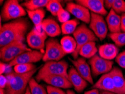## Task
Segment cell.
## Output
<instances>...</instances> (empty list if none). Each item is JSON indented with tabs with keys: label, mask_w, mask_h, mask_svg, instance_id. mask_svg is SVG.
<instances>
[{
	"label": "cell",
	"mask_w": 125,
	"mask_h": 94,
	"mask_svg": "<svg viewBox=\"0 0 125 94\" xmlns=\"http://www.w3.org/2000/svg\"><path fill=\"white\" fill-rule=\"evenodd\" d=\"M29 28V23L25 18H19L3 24L0 27V46L25 40L26 33Z\"/></svg>",
	"instance_id": "1"
},
{
	"label": "cell",
	"mask_w": 125,
	"mask_h": 94,
	"mask_svg": "<svg viewBox=\"0 0 125 94\" xmlns=\"http://www.w3.org/2000/svg\"><path fill=\"white\" fill-rule=\"evenodd\" d=\"M37 68L25 74H18L15 72L6 74L7 83L5 89L6 94H24L28 85Z\"/></svg>",
	"instance_id": "2"
},
{
	"label": "cell",
	"mask_w": 125,
	"mask_h": 94,
	"mask_svg": "<svg viewBox=\"0 0 125 94\" xmlns=\"http://www.w3.org/2000/svg\"><path fill=\"white\" fill-rule=\"evenodd\" d=\"M68 67L69 65L65 60L48 61L40 68L35 78L38 82L44 77L50 75L62 76L68 78Z\"/></svg>",
	"instance_id": "3"
},
{
	"label": "cell",
	"mask_w": 125,
	"mask_h": 94,
	"mask_svg": "<svg viewBox=\"0 0 125 94\" xmlns=\"http://www.w3.org/2000/svg\"><path fill=\"white\" fill-rule=\"evenodd\" d=\"M73 35L77 44L76 49L72 54L73 60H76L78 58L79 51L83 46L89 42H96L98 40L92 30L84 23L81 24V25L77 27L73 33Z\"/></svg>",
	"instance_id": "4"
},
{
	"label": "cell",
	"mask_w": 125,
	"mask_h": 94,
	"mask_svg": "<svg viewBox=\"0 0 125 94\" xmlns=\"http://www.w3.org/2000/svg\"><path fill=\"white\" fill-rule=\"evenodd\" d=\"M26 11L16 0H8L6 1L2 9L1 18L6 22L10 20L21 18L25 16Z\"/></svg>",
	"instance_id": "5"
},
{
	"label": "cell",
	"mask_w": 125,
	"mask_h": 94,
	"mask_svg": "<svg viewBox=\"0 0 125 94\" xmlns=\"http://www.w3.org/2000/svg\"><path fill=\"white\" fill-rule=\"evenodd\" d=\"M31 50L24 42H16L1 47L0 57L3 62L9 63L21 54Z\"/></svg>",
	"instance_id": "6"
},
{
	"label": "cell",
	"mask_w": 125,
	"mask_h": 94,
	"mask_svg": "<svg viewBox=\"0 0 125 94\" xmlns=\"http://www.w3.org/2000/svg\"><path fill=\"white\" fill-rule=\"evenodd\" d=\"M66 54L62 50L61 44L57 40L50 38L45 43V50L43 57V61H60L65 56Z\"/></svg>",
	"instance_id": "7"
},
{
	"label": "cell",
	"mask_w": 125,
	"mask_h": 94,
	"mask_svg": "<svg viewBox=\"0 0 125 94\" xmlns=\"http://www.w3.org/2000/svg\"><path fill=\"white\" fill-rule=\"evenodd\" d=\"M92 74L96 77L100 74H104L109 73L112 69L113 61L108 60L96 54L89 60Z\"/></svg>",
	"instance_id": "8"
},
{
	"label": "cell",
	"mask_w": 125,
	"mask_h": 94,
	"mask_svg": "<svg viewBox=\"0 0 125 94\" xmlns=\"http://www.w3.org/2000/svg\"><path fill=\"white\" fill-rule=\"evenodd\" d=\"M89 28L100 41H103L107 37L108 28L105 20L102 15L91 13Z\"/></svg>",
	"instance_id": "9"
},
{
	"label": "cell",
	"mask_w": 125,
	"mask_h": 94,
	"mask_svg": "<svg viewBox=\"0 0 125 94\" xmlns=\"http://www.w3.org/2000/svg\"><path fill=\"white\" fill-rule=\"evenodd\" d=\"M43 56L44 54L38 50L26 51L20 54L7 64L9 67H12L21 64H33L34 63L38 62L43 59Z\"/></svg>",
	"instance_id": "10"
},
{
	"label": "cell",
	"mask_w": 125,
	"mask_h": 94,
	"mask_svg": "<svg viewBox=\"0 0 125 94\" xmlns=\"http://www.w3.org/2000/svg\"><path fill=\"white\" fill-rule=\"evenodd\" d=\"M66 10L75 16L77 20L82 21L85 24H89L91 20V13L86 7L78 3L70 2L67 3Z\"/></svg>",
	"instance_id": "11"
},
{
	"label": "cell",
	"mask_w": 125,
	"mask_h": 94,
	"mask_svg": "<svg viewBox=\"0 0 125 94\" xmlns=\"http://www.w3.org/2000/svg\"><path fill=\"white\" fill-rule=\"evenodd\" d=\"M74 66L78 73L90 84H93L92 77V73L90 65L88 64L84 57H78L76 60H72L69 59Z\"/></svg>",
	"instance_id": "12"
},
{
	"label": "cell",
	"mask_w": 125,
	"mask_h": 94,
	"mask_svg": "<svg viewBox=\"0 0 125 94\" xmlns=\"http://www.w3.org/2000/svg\"><path fill=\"white\" fill-rule=\"evenodd\" d=\"M76 2L94 14L102 16H104L107 14V11L104 7V1L103 0H77Z\"/></svg>",
	"instance_id": "13"
},
{
	"label": "cell",
	"mask_w": 125,
	"mask_h": 94,
	"mask_svg": "<svg viewBox=\"0 0 125 94\" xmlns=\"http://www.w3.org/2000/svg\"><path fill=\"white\" fill-rule=\"evenodd\" d=\"M68 79L77 93H80L87 87L88 82L78 73L74 67H72L68 72Z\"/></svg>",
	"instance_id": "14"
},
{
	"label": "cell",
	"mask_w": 125,
	"mask_h": 94,
	"mask_svg": "<svg viewBox=\"0 0 125 94\" xmlns=\"http://www.w3.org/2000/svg\"><path fill=\"white\" fill-rule=\"evenodd\" d=\"M42 81L45 82L50 86L59 89H68L73 87L69 80L62 76H47L43 78Z\"/></svg>",
	"instance_id": "15"
},
{
	"label": "cell",
	"mask_w": 125,
	"mask_h": 94,
	"mask_svg": "<svg viewBox=\"0 0 125 94\" xmlns=\"http://www.w3.org/2000/svg\"><path fill=\"white\" fill-rule=\"evenodd\" d=\"M116 94H125V77L118 67H113L111 71Z\"/></svg>",
	"instance_id": "16"
},
{
	"label": "cell",
	"mask_w": 125,
	"mask_h": 94,
	"mask_svg": "<svg viewBox=\"0 0 125 94\" xmlns=\"http://www.w3.org/2000/svg\"><path fill=\"white\" fill-rule=\"evenodd\" d=\"M93 89L107 91L115 93V89L112 76L111 72L103 74L92 86Z\"/></svg>",
	"instance_id": "17"
},
{
	"label": "cell",
	"mask_w": 125,
	"mask_h": 94,
	"mask_svg": "<svg viewBox=\"0 0 125 94\" xmlns=\"http://www.w3.org/2000/svg\"><path fill=\"white\" fill-rule=\"evenodd\" d=\"M26 41L30 49L34 50H43L45 47V38L38 34L33 29L26 36Z\"/></svg>",
	"instance_id": "18"
},
{
	"label": "cell",
	"mask_w": 125,
	"mask_h": 94,
	"mask_svg": "<svg viewBox=\"0 0 125 94\" xmlns=\"http://www.w3.org/2000/svg\"><path fill=\"white\" fill-rule=\"evenodd\" d=\"M118 53V47L112 43L104 44L100 46L98 49L99 56L108 60H112L115 59L119 54Z\"/></svg>",
	"instance_id": "19"
},
{
	"label": "cell",
	"mask_w": 125,
	"mask_h": 94,
	"mask_svg": "<svg viewBox=\"0 0 125 94\" xmlns=\"http://www.w3.org/2000/svg\"><path fill=\"white\" fill-rule=\"evenodd\" d=\"M42 26L47 35L50 37L53 38L60 36L62 32L59 24L52 18L44 19L42 24Z\"/></svg>",
	"instance_id": "20"
},
{
	"label": "cell",
	"mask_w": 125,
	"mask_h": 94,
	"mask_svg": "<svg viewBox=\"0 0 125 94\" xmlns=\"http://www.w3.org/2000/svg\"><path fill=\"white\" fill-rule=\"evenodd\" d=\"M108 28L111 33H118L121 30V16L111 9L106 17Z\"/></svg>",
	"instance_id": "21"
},
{
	"label": "cell",
	"mask_w": 125,
	"mask_h": 94,
	"mask_svg": "<svg viewBox=\"0 0 125 94\" xmlns=\"http://www.w3.org/2000/svg\"><path fill=\"white\" fill-rule=\"evenodd\" d=\"M60 44L66 54H73L77 47V44L75 38L70 36H66L62 38Z\"/></svg>",
	"instance_id": "22"
},
{
	"label": "cell",
	"mask_w": 125,
	"mask_h": 94,
	"mask_svg": "<svg viewBox=\"0 0 125 94\" xmlns=\"http://www.w3.org/2000/svg\"><path fill=\"white\" fill-rule=\"evenodd\" d=\"M97 52L98 49L96 46V42L92 41L86 43L81 48L79 55L84 58L90 59L95 56Z\"/></svg>",
	"instance_id": "23"
},
{
	"label": "cell",
	"mask_w": 125,
	"mask_h": 94,
	"mask_svg": "<svg viewBox=\"0 0 125 94\" xmlns=\"http://www.w3.org/2000/svg\"><path fill=\"white\" fill-rule=\"evenodd\" d=\"M26 11L28 16L34 24V27H39L41 26L43 20H44V18L45 12L44 9L42 8L33 11L26 10Z\"/></svg>",
	"instance_id": "24"
},
{
	"label": "cell",
	"mask_w": 125,
	"mask_h": 94,
	"mask_svg": "<svg viewBox=\"0 0 125 94\" xmlns=\"http://www.w3.org/2000/svg\"><path fill=\"white\" fill-rule=\"evenodd\" d=\"M50 0H28L21 4L22 6L26 7V10L30 11L35 10L43 7H46Z\"/></svg>",
	"instance_id": "25"
},
{
	"label": "cell",
	"mask_w": 125,
	"mask_h": 94,
	"mask_svg": "<svg viewBox=\"0 0 125 94\" xmlns=\"http://www.w3.org/2000/svg\"><path fill=\"white\" fill-rule=\"evenodd\" d=\"M79 24V21L77 19H72L66 22L61 25V31L62 34H73Z\"/></svg>",
	"instance_id": "26"
},
{
	"label": "cell",
	"mask_w": 125,
	"mask_h": 94,
	"mask_svg": "<svg viewBox=\"0 0 125 94\" xmlns=\"http://www.w3.org/2000/svg\"><path fill=\"white\" fill-rule=\"evenodd\" d=\"M31 94H48L47 89L44 86L40 85L35 78L32 77L28 84Z\"/></svg>",
	"instance_id": "27"
},
{
	"label": "cell",
	"mask_w": 125,
	"mask_h": 94,
	"mask_svg": "<svg viewBox=\"0 0 125 94\" xmlns=\"http://www.w3.org/2000/svg\"><path fill=\"white\" fill-rule=\"evenodd\" d=\"M109 37L114 42L117 47H122L125 45V32L109 33Z\"/></svg>",
	"instance_id": "28"
},
{
	"label": "cell",
	"mask_w": 125,
	"mask_h": 94,
	"mask_svg": "<svg viewBox=\"0 0 125 94\" xmlns=\"http://www.w3.org/2000/svg\"><path fill=\"white\" fill-rule=\"evenodd\" d=\"M47 10L51 13L53 16H57L58 13L59 12L62 7L60 1L57 0H50L48 5L46 6Z\"/></svg>",
	"instance_id": "29"
},
{
	"label": "cell",
	"mask_w": 125,
	"mask_h": 94,
	"mask_svg": "<svg viewBox=\"0 0 125 94\" xmlns=\"http://www.w3.org/2000/svg\"><path fill=\"white\" fill-rule=\"evenodd\" d=\"M37 68L33 64H21L14 67V72L18 74H25Z\"/></svg>",
	"instance_id": "30"
},
{
	"label": "cell",
	"mask_w": 125,
	"mask_h": 94,
	"mask_svg": "<svg viewBox=\"0 0 125 94\" xmlns=\"http://www.w3.org/2000/svg\"><path fill=\"white\" fill-rule=\"evenodd\" d=\"M112 9L118 15L125 14V1L124 0H115Z\"/></svg>",
	"instance_id": "31"
},
{
	"label": "cell",
	"mask_w": 125,
	"mask_h": 94,
	"mask_svg": "<svg viewBox=\"0 0 125 94\" xmlns=\"http://www.w3.org/2000/svg\"><path fill=\"white\" fill-rule=\"evenodd\" d=\"M57 16L58 21H59L60 23L63 24L64 23L70 20V13L67 10L62 8V9H61L59 12L58 13L57 15Z\"/></svg>",
	"instance_id": "32"
},
{
	"label": "cell",
	"mask_w": 125,
	"mask_h": 94,
	"mask_svg": "<svg viewBox=\"0 0 125 94\" xmlns=\"http://www.w3.org/2000/svg\"><path fill=\"white\" fill-rule=\"evenodd\" d=\"M115 60L121 68H125V50L119 53L115 58Z\"/></svg>",
	"instance_id": "33"
},
{
	"label": "cell",
	"mask_w": 125,
	"mask_h": 94,
	"mask_svg": "<svg viewBox=\"0 0 125 94\" xmlns=\"http://www.w3.org/2000/svg\"><path fill=\"white\" fill-rule=\"evenodd\" d=\"M46 89L48 94H67L61 89L53 87L50 85L47 86Z\"/></svg>",
	"instance_id": "34"
},
{
	"label": "cell",
	"mask_w": 125,
	"mask_h": 94,
	"mask_svg": "<svg viewBox=\"0 0 125 94\" xmlns=\"http://www.w3.org/2000/svg\"><path fill=\"white\" fill-rule=\"evenodd\" d=\"M7 83V80L6 76L1 75L0 76V89H5Z\"/></svg>",
	"instance_id": "35"
},
{
	"label": "cell",
	"mask_w": 125,
	"mask_h": 94,
	"mask_svg": "<svg viewBox=\"0 0 125 94\" xmlns=\"http://www.w3.org/2000/svg\"><path fill=\"white\" fill-rule=\"evenodd\" d=\"M115 0H105L104 1V7L105 9H112Z\"/></svg>",
	"instance_id": "36"
},
{
	"label": "cell",
	"mask_w": 125,
	"mask_h": 94,
	"mask_svg": "<svg viewBox=\"0 0 125 94\" xmlns=\"http://www.w3.org/2000/svg\"><path fill=\"white\" fill-rule=\"evenodd\" d=\"M121 32H125V14L121 16Z\"/></svg>",
	"instance_id": "37"
},
{
	"label": "cell",
	"mask_w": 125,
	"mask_h": 94,
	"mask_svg": "<svg viewBox=\"0 0 125 94\" xmlns=\"http://www.w3.org/2000/svg\"><path fill=\"white\" fill-rule=\"evenodd\" d=\"M6 65L4 63L1 62L0 64V73L1 75H2L3 74H4L6 71Z\"/></svg>",
	"instance_id": "38"
},
{
	"label": "cell",
	"mask_w": 125,
	"mask_h": 94,
	"mask_svg": "<svg viewBox=\"0 0 125 94\" xmlns=\"http://www.w3.org/2000/svg\"><path fill=\"white\" fill-rule=\"evenodd\" d=\"M84 94H100V91L98 89H93L89 91H86Z\"/></svg>",
	"instance_id": "39"
},
{
	"label": "cell",
	"mask_w": 125,
	"mask_h": 94,
	"mask_svg": "<svg viewBox=\"0 0 125 94\" xmlns=\"http://www.w3.org/2000/svg\"><path fill=\"white\" fill-rule=\"evenodd\" d=\"M100 94H116L115 93H112V92L107 91H103V90H99Z\"/></svg>",
	"instance_id": "40"
},
{
	"label": "cell",
	"mask_w": 125,
	"mask_h": 94,
	"mask_svg": "<svg viewBox=\"0 0 125 94\" xmlns=\"http://www.w3.org/2000/svg\"><path fill=\"white\" fill-rule=\"evenodd\" d=\"M24 94H31V92H30V90L29 86H28V87H27V89H26L25 93H24Z\"/></svg>",
	"instance_id": "41"
},
{
	"label": "cell",
	"mask_w": 125,
	"mask_h": 94,
	"mask_svg": "<svg viewBox=\"0 0 125 94\" xmlns=\"http://www.w3.org/2000/svg\"><path fill=\"white\" fill-rule=\"evenodd\" d=\"M66 94H75V93L73 92V91H72V90H67V92H66Z\"/></svg>",
	"instance_id": "42"
},
{
	"label": "cell",
	"mask_w": 125,
	"mask_h": 94,
	"mask_svg": "<svg viewBox=\"0 0 125 94\" xmlns=\"http://www.w3.org/2000/svg\"><path fill=\"white\" fill-rule=\"evenodd\" d=\"M0 94H6L5 89H0Z\"/></svg>",
	"instance_id": "43"
},
{
	"label": "cell",
	"mask_w": 125,
	"mask_h": 94,
	"mask_svg": "<svg viewBox=\"0 0 125 94\" xmlns=\"http://www.w3.org/2000/svg\"></svg>",
	"instance_id": "44"
}]
</instances>
